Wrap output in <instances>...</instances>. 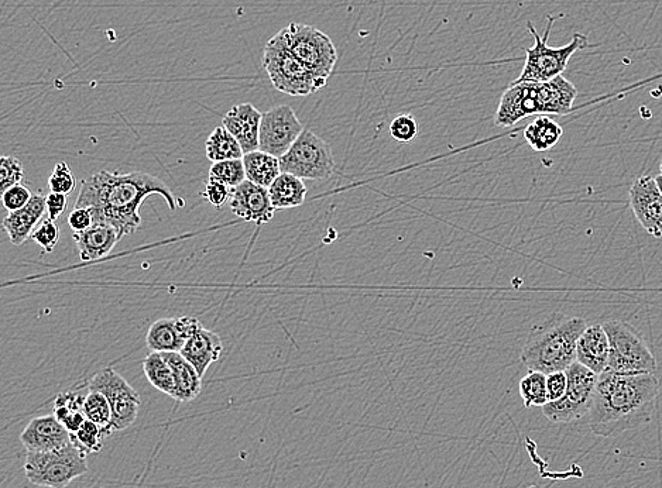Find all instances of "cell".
I'll use <instances>...</instances> for the list:
<instances>
[{"instance_id": "cell-1", "label": "cell", "mask_w": 662, "mask_h": 488, "mask_svg": "<svg viewBox=\"0 0 662 488\" xmlns=\"http://www.w3.org/2000/svg\"><path fill=\"white\" fill-rule=\"evenodd\" d=\"M160 195L171 211L183 206L170 187L150 174L99 171L82 181L74 208H87L95 223H108L120 239L135 233L142 225L140 206L150 195Z\"/></svg>"}, {"instance_id": "cell-2", "label": "cell", "mask_w": 662, "mask_h": 488, "mask_svg": "<svg viewBox=\"0 0 662 488\" xmlns=\"http://www.w3.org/2000/svg\"><path fill=\"white\" fill-rule=\"evenodd\" d=\"M660 393L654 374H620L605 370L599 374L588 419L595 435L610 438L640 428L653 418Z\"/></svg>"}, {"instance_id": "cell-3", "label": "cell", "mask_w": 662, "mask_h": 488, "mask_svg": "<svg viewBox=\"0 0 662 488\" xmlns=\"http://www.w3.org/2000/svg\"><path fill=\"white\" fill-rule=\"evenodd\" d=\"M588 323L582 318H569L537 333L528 340L521 362L528 371L551 374L565 371L576 362V347Z\"/></svg>"}, {"instance_id": "cell-4", "label": "cell", "mask_w": 662, "mask_h": 488, "mask_svg": "<svg viewBox=\"0 0 662 488\" xmlns=\"http://www.w3.org/2000/svg\"><path fill=\"white\" fill-rule=\"evenodd\" d=\"M554 22V17L548 16L547 29L543 36L537 33L533 23L527 22L528 30L534 37V46L526 48V63H524L520 77L513 84H527V82L541 84V82L551 81L564 74L569 60L575 53L592 47L588 37L581 33H575L571 43H568L567 46L557 48L548 46V37H550Z\"/></svg>"}, {"instance_id": "cell-5", "label": "cell", "mask_w": 662, "mask_h": 488, "mask_svg": "<svg viewBox=\"0 0 662 488\" xmlns=\"http://www.w3.org/2000/svg\"><path fill=\"white\" fill-rule=\"evenodd\" d=\"M263 67L277 91L296 98L315 94L328 82L317 77L303 61L298 60L280 32L264 47Z\"/></svg>"}, {"instance_id": "cell-6", "label": "cell", "mask_w": 662, "mask_h": 488, "mask_svg": "<svg viewBox=\"0 0 662 488\" xmlns=\"http://www.w3.org/2000/svg\"><path fill=\"white\" fill-rule=\"evenodd\" d=\"M88 473L87 455L72 443L50 452H27L24 474L34 486L64 488Z\"/></svg>"}, {"instance_id": "cell-7", "label": "cell", "mask_w": 662, "mask_h": 488, "mask_svg": "<svg viewBox=\"0 0 662 488\" xmlns=\"http://www.w3.org/2000/svg\"><path fill=\"white\" fill-rule=\"evenodd\" d=\"M603 328L610 343L606 370L631 376L655 374L657 360L633 326L622 321H607L603 323Z\"/></svg>"}, {"instance_id": "cell-8", "label": "cell", "mask_w": 662, "mask_h": 488, "mask_svg": "<svg viewBox=\"0 0 662 488\" xmlns=\"http://www.w3.org/2000/svg\"><path fill=\"white\" fill-rule=\"evenodd\" d=\"M288 48L317 77L328 81L338 63V51L327 34L310 24L291 23L280 30Z\"/></svg>"}, {"instance_id": "cell-9", "label": "cell", "mask_w": 662, "mask_h": 488, "mask_svg": "<svg viewBox=\"0 0 662 488\" xmlns=\"http://www.w3.org/2000/svg\"><path fill=\"white\" fill-rule=\"evenodd\" d=\"M565 373L568 377L567 393L543 407L544 417L552 424H572L588 417L595 397L598 374L578 362L568 367Z\"/></svg>"}, {"instance_id": "cell-10", "label": "cell", "mask_w": 662, "mask_h": 488, "mask_svg": "<svg viewBox=\"0 0 662 488\" xmlns=\"http://www.w3.org/2000/svg\"><path fill=\"white\" fill-rule=\"evenodd\" d=\"M281 173L301 180H328L335 171L331 146L311 130H304L291 149L280 158Z\"/></svg>"}, {"instance_id": "cell-11", "label": "cell", "mask_w": 662, "mask_h": 488, "mask_svg": "<svg viewBox=\"0 0 662 488\" xmlns=\"http://www.w3.org/2000/svg\"><path fill=\"white\" fill-rule=\"evenodd\" d=\"M89 391L104 394L112 408L113 432L125 431L139 417L140 395L130 386L125 377L112 367L99 371L88 384Z\"/></svg>"}, {"instance_id": "cell-12", "label": "cell", "mask_w": 662, "mask_h": 488, "mask_svg": "<svg viewBox=\"0 0 662 488\" xmlns=\"http://www.w3.org/2000/svg\"><path fill=\"white\" fill-rule=\"evenodd\" d=\"M303 123L291 106L280 105L264 112L260 123L259 150L281 158L304 132Z\"/></svg>"}, {"instance_id": "cell-13", "label": "cell", "mask_w": 662, "mask_h": 488, "mask_svg": "<svg viewBox=\"0 0 662 488\" xmlns=\"http://www.w3.org/2000/svg\"><path fill=\"white\" fill-rule=\"evenodd\" d=\"M631 211L648 235L662 237V195L655 178L643 175L633 182L629 191Z\"/></svg>"}, {"instance_id": "cell-14", "label": "cell", "mask_w": 662, "mask_h": 488, "mask_svg": "<svg viewBox=\"0 0 662 488\" xmlns=\"http://www.w3.org/2000/svg\"><path fill=\"white\" fill-rule=\"evenodd\" d=\"M202 326L198 319L191 316L159 319L150 326L146 335L147 347L152 352H181V349Z\"/></svg>"}, {"instance_id": "cell-15", "label": "cell", "mask_w": 662, "mask_h": 488, "mask_svg": "<svg viewBox=\"0 0 662 488\" xmlns=\"http://www.w3.org/2000/svg\"><path fill=\"white\" fill-rule=\"evenodd\" d=\"M231 209L242 221L256 225L272 222L276 212L269 188L260 187L248 180L232 189Z\"/></svg>"}, {"instance_id": "cell-16", "label": "cell", "mask_w": 662, "mask_h": 488, "mask_svg": "<svg viewBox=\"0 0 662 488\" xmlns=\"http://www.w3.org/2000/svg\"><path fill=\"white\" fill-rule=\"evenodd\" d=\"M535 115H540L535 85L530 82L511 84L500 98L495 123L499 127H511L517 125L520 120Z\"/></svg>"}, {"instance_id": "cell-17", "label": "cell", "mask_w": 662, "mask_h": 488, "mask_svg": "<svg viewBox=\"0 0 662 488\" xmlns=\"http://www.w3.org/2000/svg\"><path fill=\"white\" fill-rule=\"evenodd\" d=\"M20 442L27 452H50L70 445L71 433L56 415L33 418L20 433Z\"/></svg>"}, {"instance_id": "cell-18", "label": "cell", "mask_w": 662, "mask_h": 488, "mask_svg": "<svg viewBox=\"0 0 662 488\" xmlns=\"http://www.w3.org/2000/svg\"><path fill=\"white\" fill-rule=\"evenodd\" d=\"M262 116L263 113H260L252 103H240L233 106L222 119V126L238 140L245 154L259 150Z\"/></svg>"}, {"instance_id": "cell-19", "label": "cell", "mask_w": 662, "mask_h": 488, "mask_svg": "<svg viewBox=\"0 0 662 488\" xmlns=\"http://www.w3.org/2000/svg\"><path fill=\"white\" fill-rule=\"evenodd\" d=\"M540 116L568 115L574 109L578 89L564 75L551 79V81L535 84Z\"/></svg>"}, {"instance_id": "cell-20", "label": "cell", "mask_w": 662, "mask_h": 488, "mask_svg": "<svg viewBox=\"0 0 662 488\" xmlns=\"http://www.w3.org/2000/svg\"><path fill=\"white\" fill-rule=\"evenodd\" d=\"M47 211L46 197L33 195L32 201L19 211L9 212L3 221V229L8 233L10 242L22 246L33 236L36 226Z\"/></svg>"}, {"instance_id": "cell-21", "label": "cell", "mask_w": 662, "mask_h": 488, "mask_svg": "<svg viewBox=\"0 0 662 488\" xmlns=\"http://www.w3.org/2000/svg\"><path fill=\"white\" fill-rule=\"evenodd\" d=\"M224 352V343L219 338L218 333L208 331L204 326H201L194 335L188 339L181 355L185 357L197 369L198 374L204 378L205 373L212 363L218 362Z\"/></svg>"}, {"instance_id": "cell-22", "label": "cell", "mask_w": 662, "mask_h": 488, "mask_svg": "<svg viewBox=\"0 0 662 488\" xmlns=\"http://www.w3.org/2000/svg\"><path fill=\"white\" fill-rule=\"evenodd\" d=\"M610 343L603 325H591L585 329L576 347V362L593 373L602 374L609 362Z\"/></svg>"}, {"instance_id": "cell-23", "label": "cell", "mask_w": 662, "mask_h": 488, "mask_svg": "<svg viewBox=\"0 0 662 488\" xmlns=\"http://www.w3.org/2000/svg\"><path fill=\"white\" fill-rule=\"evenodd\" d=\"M78 253L82 261L99 260L115 249L120 237L118 230L108 223H94L88 230L74 233Z\"/></svg>"}, {"instance_id": "cell-24", "label": "cell", "mask_w": 662, "mask_h": 488, "mask_svg": "<svg viewBox=\"0 0 662 488\" xmlns=\"http://www.w3.org/2000/svg\"><path fill=\"white\" fill-rule=\"evenodd\" d=\"M174 374V393L177 402H191L198 397L202 388V377L197 369L181 353H163Z\"/></svg>"}, {"instance_id": "cell-25", "label": "cell", "mask_w": 662, "mask_h": 488, "mask_svg": "<svg viewBox=\"0 0 662 488\" xmlns=\"http://www.w3.org/2000/svg\"><path fill=\"white\" fill-rule=\"evenodd\" d=\"M269 194L276 211H281L303 205L308 189L304 181L296 175L281 173L280 177L270 185Z\"/></svg>"}, {"instance_id": "cell-26", "label": "cell", "mask_w": 662, "mask_h": 488, "mask_svg": "<svg viewBox=\"0 0 662 488\" xmlns=\"http://www.w3.org/2000/svg\"><path fill=\"white\" fill-rule=\"evenodd\" d=\"M243 164H245L246 180L260 187L270 188L281 174L280 158L264 151L257 150L245 154Z\"/></svg>"}, {"instance_id": "cell-27", "label": "cell", "mask_w": 662, "mask_h": 488, "mask_svg": "<svg viewBox=\"0 0 662 488\" xmlns=\"http://www.w3.org/2000/svg\"><path fill=\"white\" fill-rule=\"evenodd\" d=\"M523 134L531 149L548 151L557 146L562 134H564V129L557 120L550 118V116L541 115L535 118L533 122L528 123Z\"/></svg>"}, {"instance_id": "cell-28", "label": "cell", "mask_w": 662, "mask_h": 488, "mask_svg": "<svg viewBox=\"0 0 662 488\" xmlns=\"http://www.w3.org/2000/svg\"><path fill=\"white\" fill-rule=\"evenodd\" d=\"M84 400L85 397L80 391H64L54 402L53 414L70 433L80 431L81 426L87 421L84 414Z\"/></svg>"}, {"instance_id": "cell-29", "label": "cell", "mask_w": 662, "mask_h": 488, "mask_svg": "<svg viewBox=\"0 0 662 488\" xmlns=\"http://www.w3.org/2000/svg\"><path fill=\"white\" fill-rule=\"evenodd\" d=\"M205 154L212 163L226 160H242L245 156L242 146L224 126L216 127L205 142Z\"/></svg>"}, {"instance_id": "cell-30", "label": "cell", "mask_w": 662, "mask_h": 488, "mask_svg": "<svg viewBox=\"0 0 662 488\" xmlns=\"http://www.w3.org/2000/svg\"><path fill=\"white\" fill-rule=\"evenodd\" d=\"M144 376L160 393L173 395L174 374L163 353L152 352L143 362Z\"/></svg>"}, {"instance_id": "cell-31", "label": "cell", "mask_w": 662, "mask_h": 488, "mask_svg": "<svg viewBox=\"0 0 662 488\" xmlns=\"http://www.w3.org/2000/svg\"><path fill=\"white\" fill-rule=\"evenodd\" d=\"M84 414L88 421L94 422L104 432L105 438L113 433L112 408L104 394L89 391L85 395Z\"/></svg>"}, {"instance_id": "cell-32", "label": "cell", "mask_w": 662, "mask_h": 488, "mask_svg": "<svg viewBox=\"0 0 662 488\" xmlns=\"http://www.w3.org/2000/svg\"><path fill=\"white\" fill-rule=\"evenodd\" d=\"M524 407H541L548 404L547 374L540 371H528L519 384Z\"/></svg>"}, {"instance_id": "cell-33", "label": "cell", "mask_w": 662, "mask_h": 488, "mask_svg": "<svg viewBox=\"0 0 662 488\" xmlns=\"http://www.w3.org/2000/svg\"><path fill=\"white\" fill-rule=\"evenodd\" d=\"M209 180L222 182L229 188L239 187L246 181L245 164L242 160H226L212 163L209 168Z\"/></svg>"}, {"instance_id": "cell-34", "label": "cell", "mask_w": 662, "mask_h": 488, "mask_svg": "<svg viewBox=\"0 0 662 488\" xmlns=\"http://www.w3.org/2000/svg\"><path fill=\"white\" fill-rule=\"evenodd\" d=\"M102 438H105L104 432L98 425L91 421H85L80 431L71 433V443L84 452L85 455H92L102 450Z\"/></svg>"}, {"instance_id": "cell-35", "label": "cell", "mask_w": 662, "mask_h": 488, "mask_svg": "<svg viewBox=\"0 0 662 488\" xmlns=\"http://www.w3.org/2000/svg\"><path fill=\"white\" fill-rule=\"evenodd\" d=\"M48 187H50L51 192H57V194L70 195L74 191L77 187V180H75V175L67 163L61 161V163L56 164L53 173L48 178Z\"/></svg>"}, {"instance_id": "cell-36", "label": "cell", "mask_w": 662, "mask_h": 488, "mask_svg": "<svg viewBox=\"0 0 662 488\" xmlns=\"http://www.w3.org/2000/svg\"><path fill=\"white\" fill-rule=\"evenodd\" d=\"M418 134V123L413 115L410 113H403V115L396 116L390 123V136L396 142L410 143L413 142L415 136Z\"/></svg>"}, {"instance_id": "cell-37", "label": "cell", "mask_w": 662, "mask_h": 488, "mask_svg": "<svg viewBox=\"0 0 662 488\" xmlns=\"http://www.w3.org/2000/svg\"><path fill=\"white\" fill-rule=\"evenodd\" d=\"M24 170L22 163L15 157L0 158V191H6L13 185L22 184Z\"/></svg>"}, {"instance_id": "cell-38", "label": "cell", "mask_w": 662, "mask_h": 488, "mask_svg": "<svg viewBox=\"0 0 662 488\" xmlns=\"http://www.w3.org/2000/svg\"><path fill=\"white\" fill-rule=\"evenodd\" d=\"M60 236V225L53 219L47 218L46 221L41 222L39 228L34 230L32 239L39 244L44 252L51 253L60 242Z\"/></svg>"}, {"instance_id": "cell-39", "label": "cell", "mask_w": 662, "mask_h": 488, "mask_svg": "<svg viewBox=\"0 0 662 488\" xmlns=\"http://www.w3.org/2000/svg\"><path fill=\"white\" fill-rule=\"evenodd\" d=\"M33 194L23 184L13 185L2 194V204L9 212L19 211L32 201Z\"/></svg>"}, {"instance_id": "cell-40", "label": "cell", "mask_w": 662, "mask_h": 488, "mask_svg": "<svg viewBox=\"0 0 662 488\" xmlns=\"http://www.w3.org/2000/svg\"><path fill=\"white\" fill-rule=\"evenodd\" d=\"M202 197L207 199L209 204L216 206V208H221V206H224L231 199L232 188L222 184V182L209 180L208 184L205 185Z\"/></svg>"}, {"instance_id": "cell-41", "label": "cell", "mask_w": 662, "mask_h": 488, "mask_svg": "<svg viewBox=\"0 0 662 488\" xmlns=\"http://www.w3.org/2000/svg\"><path fill=\"white\" fill-rule=\"evenodd\" d=\"M568 377L565 371H557L547 376L548 401H558L567 393Z\"/></svg>"}, {"instance_id": "cell-42", "label": "cell", "mask_w": 662, "mask_h": 488, "mask_svg": "<svg viewBox=\"0 0 662 488\" xmlns=\"http://www.w3.org/2000/svg\"><path fill=\"white\" fill-rule=\"evenodd\" d=\"M94 223V216L87 208H74L68 216V226L74 230V233L85 232Z\"/></svg>"}, {"instance_id": "cell-43", "label": "cell", "mask_w": 662, "mask_h": 488, "mask_svg": "<svg viewBox=\"0 0 662 488\" xmlns=\"http://www.w3.org/2000/svg\"><path fill=\"white\" fill-rule=\"evenodd\" d=\"M48 218L58 222L68 205V195L51 192L46 197Z\"/></svg>"}, {"instance_id": "cell-44", "label": "cell", "mask_w": 662, "mask_h": 488, "mask_svg": "<svg viewBox=\"0 0 662 488\" xmlns=\"http://www.w3.org/2000/svg\"><path fill=\"white\" fill-rule=\"evenodd\" d=\"M655 178V182H657V187L660 189L661 195H662V174L657 175Z\"/></svg>"}, {"instance_id": "cell-45", "label": "cell", "mask_w": 662, "mask_h": 488, "mask_svg": "<svg viewBox=\"0 0 662 488\" xmlns=\"http://www.w3.org/2000/svg\"><path fill=\"white\" fill-rule=\"evenodd\" d=\"M661 174H662V158H661V166H660Z\"/></svg>"}]
</instances>
